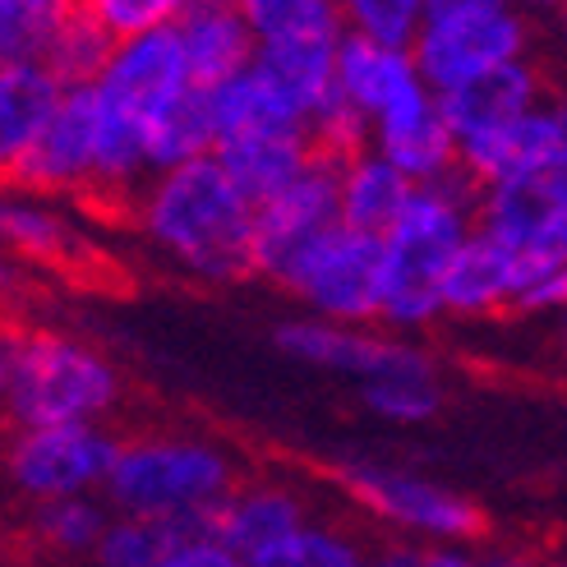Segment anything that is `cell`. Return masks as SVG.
<instances>
[{
    "label": "cell",
    "mask_w": 567,
    "mask_h": 567,
    "mask_svg": "<svg viewBox=\"0 0 567 567\" xmlns=\"http://www.w3.org/2000/svg\"><path fill=\"white\" fill-rule=\"evenodd\" d=\"M315 138L305 130H287V134H231V138H217L213 157L226 166L231 176L254 204L264 194H272L277 185H287L300 166L315 157Z\"/></svg>",
    "instance_id": "603a6c76"
},
{
    "label": "cell",
    "mask_w": 567,
    "mask_h": 567,
    "mask_svg": "<svg viewBox=\"0 0 567 567\" xmlns=\"http://www.w3.org/2000/svg\"><path fill=\"white\" fill-rule=\"evenodd\" d=\"M347 489L370 517L406 530L424 545H471L485 535V513L457 489L411 466H351Z\"/></svg>",
    "instance_id": "52a82bcc"
},
{
    "label": "cell",
    "mask_w": 567,
    "mask_h": 567,
    "mask_svg": "<svg viewBox=\"0 0 567 567\" xmlns=\"http://www.w3.org/2000/svg\"><path fill=\"white\" fill-rule=\"evenodd\" d=\"M189 0H79L83 14H93L111 38H130L144 33V28H162L176 23Z\"/></svg>",
    "instance_id": "d590c367"
},
{
    "label": "cell",
    "mask_w": 567,
    "mask_h": 567,
    "mask_svg": "<svg viewBox=\"0 0 567 567\" xmlns=\"http://www.w3.org/2000/svg\"><path fill=\"white\" fill-rule=\"evenodd\" d=\"M157 535H162L157 567H236V558H231V549H226L213 513L157 522Z\"/></svg>",
    "instance_id": "1f68e13d"
},
{
    "label": "cell",
    "mask_w": 567,
    "mask_h": 567,
    "mask_svg": "<svg viewBox=\"0 0 567 567\" xmlns=\"http://www.w3.org/2000/svg\"><path fill=\"white\" fill-rule=\"evenodd\" d=\"M513 249L494 240L489 231L471 226L466 240L452 249V259L439 281L443 315L452 319H489L507 315V296H513Z\"/></svg>",
    "instance_id": "ac0fdd59"
},
{
    "label": "cell",
    "mask_w": 567,
    "mask_h": 567,
    "mask_svg": "<svg viewBox=\"0 0 567 567\" xmlns=\"http://www.w3.org/2000/svg\"><path fill=\"white\" fill-rule=\"evenodd\" d=\"M236 485V462L217 443L189 434H138L116 443V457L97 494L111 513L176 522L217 513V503Z\"/></svg>",
    "instance_id": "277c9868"
},
{
    "label": "cell",
    "mask_w": 567,
    "mask_h": 567,
    "mask_svg": "<svg viewBox=\"0 0 567 567\" xmlns=\"http://www.w3.org/2000/svg\"><path fill=\"white\" fill-rule=\"evenodd\" d=\"M213 517L236 567H291L296 535L309 522L305 503L277 485H254V489L236 485L217 503Z\"/></svg>",
    "instance_id": "e0dca14e"
},
{
    "label": "cell",
    "mask_w": 567,
    "mask_h": 567,
    "mask_svg": "<svg viewBox=\"0 0 567 567\" xmlns=\"http://www.w3.org/2000/svg\"><path fill=\"white\" fill-rule=\"evenodd\" d=\"M116 434L106 420H55L28 424L10 443V480L28 503L65 498V494H97L116 457Z\"/></svg>",
    "instance_id": "ba28073f"
},
{
    "label": "cell",
    "mask_w": 567,
    "mask_h": 567,
    "mask_svg": "<svg viewBox=\"0 0 567 567\" xmlns=\"http://www.w3.org/2000/svg\"><path fill=\"white\" fill-rule=\"evenodd\" d=\"M14 185L47 198H89L93 181V89L70 83L14 166Z\"/></svg>",
    "instance_id": "4fadbf2b"
},
{
    "label": "cell",
    "mask_w": 567,
    "mask_h": 567,
    "mask_svg": "<svg viewBox=\"0 0 567 567\" xmlns=\"http://www.w3.org/2000/svg\"><path fill=\"white\" fill-rule=\"evenodd\" d=\"M157 549H162L157 522L111 513L102 535H97L93 563H102V567H157Z\"/></svg>",
    "instance_id": "836d02e7"
},
{
    "label": "cell",
    "mask_w": 567,
    "mask_h": 567,
    "mask_svg": "<svg viewBox=\"0 0 567 567\" xmlns=\"http://www.w3.org/2000/svg\"><path fill=\"white\" fill-rule=\"evenodd\" d=\"M172 28L198 89H213L254 61V28L236 10V0H189Z\"/></svg>",
    "instance_id": "d6986e66"
},
{
    "label": "cell",
    "mask_w": 567,
    "mask_h": 567,
    "mask_svg": "<svg viewBox=\"0 0 567 567\" xmlns=\"http://www.w3.org/2000/svg\"><path fill=\"white\" fill-rule=\"evenodd\" d=\"M65 83L42 61H0V181L14 176L23 148L51 116Z\"/></svg>",
    "instance_id": "7402d4cb"
},
{
    "label": "cell",
    "mask_w": 567,
    "mask_h": 567,
    "mask_svg": "<svg viewBox=\"0 0 567 567\" xmlns=\"http://www.w3.org/2000/svg\"><path fill=\"white\" fill-rule=\"evenodd\" d=\"M309 134H315V148L328 153V157H347L355 148L370 144V125H364V116L347 102L337 97V89L328 93V102L315 111V121H309Z\"/></svg>",
    "instance_id": "8d00e7d4"
},
{
    "label": "cell",
    "mask_w": 567,
    "mask_h": 567,
    "mask_svg": "<svg viewBox=\"0 0 567 567\" xmlns=\"http://www.w3.org/2000/svg\"><path fill=\"white\" fill-rule=\"evenodd\" d=\"M411 189H415L411 176H402L370 144L347 153V157H337V221L355 226V231L383 236L396 221V213L406 208Z\"/></svg>",
    "instance_id": "44dd1931"
},
{
    "label": "cell",
    "mask_w": 567,
    "mask_h": 567,
    "mask_svg": "<svg viewBox=\"0 0 567 567\" xmlns=\"http://www.w3.org/2000/svg\"><path fill=\"white\" fill-rule=\"evenodd\" d=\"M364 554L351 535L342 530H328L305 522V530L296 535V549H291V567H360Z\"/></svg>",
    "instance_id": "74e56055"
},
{
    "label": "cell",
    "mask_w": 567,
    "mask_h": 567,
    "mask_svg": "<svg viewBox=\"0 0 567 567\" xmlns=\"http://www.w3.org/2000/svg\"><path fill=\"white\" fill-rule=\"evenodd\" d=\"M138 236L198 281L249 277L254 198L226 176L213 153H198L157 172L125 204Z\"/></svg>",
    "instance_id": "6da1fadb"
},
{
    "label": "cell",
    "mask_w": 567,
    "mask_h": 567,
    "mask_svg": "<svg viewBox=\"0 0 567 567\" xmlns=\"http://www.w3.org/2000/svg\"><path fill=\"white\" fill-rule=\"evenodd\" d=\"M0 254L55 264L65 254H74V226L47 194L0 181Z\"/></svg>",
    "instance_id": "cb8c5ba5"
},
{
    "label": "cell",
    "mask_w": 567,
    "mask_h": 567,
    "mask_svg": "<svg viewBox=\"0 0 567 567\" xmlns=\"http://www.w3.org/2000/svg\"><path fill=\"white\" fill-rule=\"evenodd\" d=\"M337 42L342 38H287V42H254V70L268 74L309 121L332 93Z\"/></svg>",
    "instance_id": "d4e9b609"
},
{
    "label": "cell",
    "mask_w": 567,
    "mask_h": 567,
    "mask_svg": "<svg viewBox=\"0 0 567 567\" xmlns=\"http://www.w3.org/2000/svg\"><path fill=\"white\" fill-rule=\"evenodd\" d=\"M79 0H0V61H42Z\"/></svg>",
    "instance_id": "f1b7e54d"
},
{
    "label": "cell",
    "mask_w": 567,
    "mask_h": 567,
    "mask_svg": "<svg viewBox=\"0 0 567 567\" xmlns=\"http://www.w3.org/2000/svg\"><path fill=\"white\" fill-rule=\"evenodd\" d=\"M189 89H194V74L185 65V51L172 23L116 38L102 74L93 79V97L144 130H153L162 111Z\"/></svg>",
    "instance_id": "9c48e42d"
},
{
    "label": "cell",
    "mask_w": 567,
    "mask_h": 567,
    "mask_svg": "<svg viewBox=\"0 0 567 567\" xmlns=\"http://www.w3.org/2000/svg\"><path fill=\"white\" fill-rule=\"evenodd\" d=\"M236 10L254 28V42H287V38H342L332 0H236Z\"/></svg>",
    "instance_id": "4316f807"
},
{
    "label": "cell",
    "mask_w": 567,
    "mask_h": 567,
    "mask_svg": "<svg viewBox=\"0 0 567 567\" xmlns=\"http://www.w3.org/2000/svg\"><path fill=\"white\" fill-rule=\"evenodd\" d=\"M111 38L106 28L93 19V14H83L74 10L65 23H61V33H55L42 51V65L55 74L70 89V83H93L106 65V55H111Z\"/></svg>",
    "instance_id": "4dcf8cb0"
},
{
    "label": "cell",
    "mask_w": 567,
    "mask_h": 567,
    "mask_svg": "<svg viewBox=\"0 0 567 567\" xmlns=\"http://www.w3.org/2000/svg\"><path fill=\"white\" fill-rule=\"evenodd\" d=\"M370 148L383 153L402 176H411V185L457 172V138H452L430 83H415L411 93L370 116Z\"/></svg>",
    "instance_id": "2e32d148"
},
{
    "label": "cell",
    "mask_w": 567,
    "mask_h": 567,
    "mask_svg": "<svg viewBox=\"0 0 567 567\" xmlns=\"http://www.w3.org/2000/svg\"><path fill=\"white\" fill-rule=\"evenodd\" d=\"M111 517L102 494H65V498H42L33 503V545L51 558H93L97 535Z\"/></svg>",
    "instance_id": "484cf974"
},
{
    "label": "cell",
    "mask_w": 567,
    "mask_h": 567,
    "mask_svg": "<svg viewBox=\"0 0 567 567\" xmlns=\"http://www.w3.org/2000/svg\"><path fill=\"white\" fill-rule=\"evenodd\" d=\"M337 221V157L315 153L300 172L254 204L249 268L272 277L296 245Z\"/></svg>",
    "instance_id": "8fae6325"
},
{
    "label": "cell",
    "mask_w": 567,
    "mask_h": 567,
    "mask_svg": "<svg viewBox=\"0 0 567 567\" xmlns=\"http://www.w3.org/2000/svg\"><path fill=\"white\" fill-rule=\"evenodd\" d=\"M475 226L517 259H567V166L475 185Z\"/></svg>",
    "instance_id": "30bf717a"
},
{
    "label": "cell",
    "mask_w": 567,
    "mask_h": 567,
    "mask_svg": "<svg viewBox=\"0 0 567 567\" xmlns=\"http://www.w3.org/2000/svg\"><path fill=\"white\" fill-rule=\"evenodd\" d=\"M549 93H554L549 70H545L540 55L530 51V55H517V61L494 65L485 74L457 83V89H443L439 111H443L452 138H457V148H466V144H475V138L494 134L498 125L517 121L526 106H535Z\"/></svg>",
    "instance_id": "9a60e30c"
},
{
    "label": "cell",
    "mask_w": 567,
    "mask_h": 567,
    "mask_svg": "<svg viewBox=\"0 0 567 567\" xmlns=\"http://www.w3.org/2000/svg\"><path fill=\"white\" fill-rule=\"evenodd\" d=\"M360 396L379 420L402 424V430H411V424H430L443 411V388H439L434 370L370 379V383H360Z\"/></svg>",
    "instance_id": "f546056e"
},
{
    "label": "cell",
    "mask_w": 567,
    "mask_h": 567,
    "mask_svg": "<svg viewBox=\"0 0 567 567\" xmlns=\"http://www.w3.org/2000/svg\"><path fill=\"white\" fill-rule=\"evenodd\" d=\"M277 347L315 364V370H332L342 379L370 383L383 374H411V370H434V360L411 342H392L379 337L374 323H337V319H319L305 315L277 328Z\"/></svg>",
    "instance_id": "7c38bea8"
},
{
    "label": "cell",
    "mask_w": 567,
    "mask_h": 567,
    "mask_svg": "<svg viewBox=\"0 0 567 567\" xmlns=\"http://www.w3.org/2000/svg\"><path fill=\"white\" fill-rule=\"evenodd\" d=\"M121 374L97 347L61 332L0 328V420L14 430L55 420H106L121 406Z\"/></svg>",
    "instance_id": "3957f363"
},
{
    "label": "cell",
    "mask_w": 567,
    "mask_h": 567,
    "mask_svg": "<svg viewBox=\"0 0 567 567\" xmlns=\"http://www.w3.org/2000/svg\"><path fill=\"white\" fill-rule=\"evenodd\" d=\"M475 226V185L452 172L411 189L406 208L379 236V323L420 332L443 319L439 281L452 249Z\"/></svg>",
    "instance_id": "7a4b0ae2"
},
{
    "label": "cell",
    "mask_w": 567,
    "mask_h": 567,
    "mask_svg": "<svg viewBox=\"0 0 567 567\" xmlns=\"http://www.w3.org/2000/svg\"><path fill=\"white\" fill-rule=\"evenodd\" d=\"M208 116H213V144L217 138H231V134H287V130L309 134L305 111L254 65L213 83L208 89Z\"/></svg>",
    "instance_id": "ffe728a7"
},
{
    "label": "cell",
    "mask_w": 567,
    "mask_h": 567,
    "mask_svg": "<svg viewBox=\"0 0 567 567\" xmlns=\"http://www.w3.org/2000/svg\"><path fill=\"white\" fill-rule=\"evenodd\" d=\"M517 259V254H513ZM567 300V259H517L507 315H549Z\"/></svg>",
    "instance_id": "e575fe53"
},
{
    "label": "cell",
    "mask_w": 567,
    "mask_h": 567,
    "mask_svg": "<svg viewBox=\"0 0 567 567\" xmlns=\"http://www.w3.org/2000/svg\"><path fill=\"white\" fill-rule=\"evenodd\" d=\"M513 6H517L526 19H535V23H549V19H558V14H563L567 0H513Z\"/></svg>",
    "instance_id": "f35d334b"
},
{
    "label": "cell",
    "mask_w": 567,
    "mask_h": 567,
    "mask_svg": "<svg viewBox=\"0 0 567 567\" xmlns=\"http://www.w3.org/2000/svg\"><path fill=\"white\" fill-rule=\"evenodd\" d=\"M332 6L347 33L374 38V42L411 47L420 28V0H332Z\"/></svg>",
    "instance_id": "d6a6232c"
},
{
    "label": "cell",
    "mask_w": 567,
    "mask_h": 567,
    "mask_svg": "<svg viewBox=\"0 0 567 567\" xmlns=\"http://www.w3.org/2000/svg\"><path fill=\"white\" fill-rule=\"evenodd\" d=\"M148 153H153V172L157 166H172L198 153H213V116H208V89H194L185 97H176L162 111L148 130Z\"/></svg>",
    "instance_id": "83f0119b"
},
{
    "label": "cell",
    "mask_w": 567,
    "mask_h": 567,
    "mask_svg": "<svg viewBox=\"0 0 567 567\" xmlns=\"http://www.w3.org/2000/svg\"><path fill=\"white\" fill-rule=\"evenodd\" d=\"M540 42V23L526 19L513 0L489 10H466V14H439L420 19L411 38V61L420 79L434 93L457 89V83L485 74L494 65H507L517 55H530Z\"/></svg>",
    "instance_id": "8992f818"
},
{
    "label": "cell",
    "mask_w": 567,
    "mask_h": 567,
    "mask_svg": "<svg viewBox=\"0 0 567 567\" xmlns=\"http://www.w3.org/2000/svg\"><path fill=\"white\" fill-rule=\"evenodd\" d=\"M558 166H567V111L554 93L526 106L517 121H507L494 134L457 148V172L471 185L530 176V172H558Z\"/></svg>",
    "instance_id": "5bb4252c"
},
{
    "label": "cell",
    "mask_w": 567,
    "mask_h": 567,
    "mask_svg": "<svg viewBox=\"0 0 567 567\" xmlns=\"http://www.w3.org/2000/svg\"><path fill=\"white\" fill-rule=\"evenodd\" d=\"M272 281L305 305V315L337 323H379V236L332 221L319 236L296 245Z\"/></svg>",
    "instance_id": "5b68a950"
}]
</instances>
